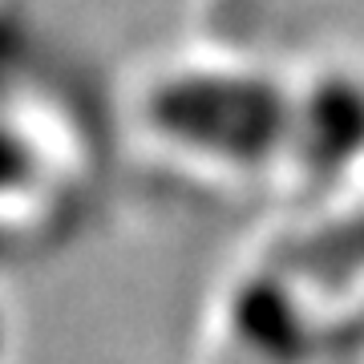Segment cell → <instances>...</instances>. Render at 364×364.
Listing matches in <instances>:
<instances>
[{
	"mask_svg": "<svg viewBox=\"0 0 364 364\" xmlns=\"http://www.w3.org/2000/svg\"><path fill=\"white\" fill-rule=\"evenodd\" d=\"M291 146L316 174H340L364 158V77L328 73L296 97Z\"/></svg>",
	"mask_w": 364,
	"mask_h": 364,
	"instance_id": "obj_2",
	"label": "cell"
},
{
	"mask_svg": "<svg viewBox=\"0 0 364 364\" xmlns=\"http://www.w3.org/2000/svg\"><path fill=\"white\" fill-rule=\"evenodd\" d=\"M21 53H25V41H21V33H16L9 21H0V81H4V77L16 69Z\"/></svg>",
	"mask_w": 364,
	"mask_h": 364,
	"instance_id": "obj_5",
	"label": "cell"
},
{
	"mask_svg": "<svg viewBox=\"0 0 364 364\" xmlns=\"http://www.w3.org/2000/svg\"><path fill=\"white\" fill-rule=\"evenodd\" d=\"M146 122L178 150L259 166L291 146L296 97L243 69H182L150 90Z\"/></svg>",
	"mask_w": 364,
	"mask_h": 364,
	"instance_id": "obj_1",
	"label": "cell"
},
{
	"mask_svg": "<svg viewBox=\"0 0 364 364\" xmlns=\"http://www.w3.org/2000/svg\"><path fill=\"white\" fill-rule=\"evenodd\" d=\"M235 324L255 348L291 352V344H296V312L284 308L267 284H251L235 299Z\"/></svg>",
	"mask_w": 364,
	"mask_h": 364,
	"instance_id": "obj_3",
	"label": "cell"
},
{
	"mask_svg": "<svg viewBox=\"0 0 364 364\" xmlns=\"http://www.w3.org/2000/svg\"><path fill=\"white\" fill-rule=\"evenodd\" d=\"M37 170H41L37 142L16 122L0 117V198L28 191L33 178H37Z\"/></svg>",
	"mask_w": 364,
	"mask_h": 364,
	"instance_id": "obj_4",
	"label": "cell"
},
{
	"mask_svg": "<svg viewBox=\"0 0 364 364\" xmlns=\"http://www.w3.org/2000/svg\"><path fill=\"white\" fill-rule=\"evenodd\" d=\"M4 352H9V320L0 312V360H4Z\"/></svg>",
	"mask_w": 364,
	"mask_h": 364,
	"instance_id": "obj_6",
	"label": "cell"
}]
</instances>
